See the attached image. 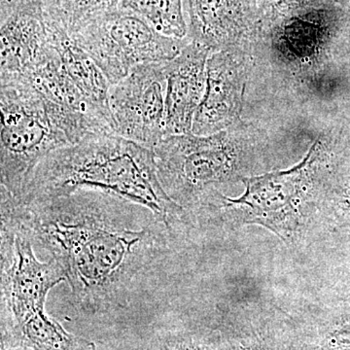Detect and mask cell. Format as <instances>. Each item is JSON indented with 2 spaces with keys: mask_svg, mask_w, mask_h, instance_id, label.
Here are the masks:
<instances>
[{
  "mask_svg": "<svg viewBox=\"0 0 350 350\" xmlns=\"http://www.w3.org/2000/svg\"><path fill=\"white\" fill-rule=\"evenodd\" d=\"M15 206L32 241L52 255L88 312L128 305L170 232L146 207L100 191L31 204L15 199Z\"/></svg>",
  "mask_w": 350,
  "mask_h": 350,
  "instance_id": "obj_1",
  "label": "cell"
},
{
  "mask_svg": "<svg viewBox=\"0 0 350 350\" xmlns=\"http://www.w3.org/2000/svg\"><path fill=\"white\" fill-rule=\"evenodd\" d=\"M79 190L100 191L146 207L170 232L189 217L163 190L153 150L118 135L87 138L50 154L19 200L36 204Z\"/></svg>",
  "mask_w": 350,
  "mask_h": 350,
  "instance_id": "obj_2",
  "label": "cell"
},
{
  "mask_svg": "<svg viewBox=\"0 0 350 350\" xmlns=\"http://www.w3.org/2000/svg\"><path fill=\"white\" fill-rule=\"evenodd\" d=\"M0 83L1 188L21 200L46 157L105 131L85 115L48 100L27 83Z\"/></svg>",
  "mask_w": 350,
  "mask_h": 350,
  "instance_id": "obj_3",
  "label": "cell"
},
{
  "mask_svg": "<svg viewBox=\"0 0 350 350\" xmlns=\"http://www.w3.org/2000/svg\"><path fill=\"white\" fill-rule=\"evenodd\" d=\"M228 130L206 137L169 135L154 147L163 190L186 211L211 208L223 186L239 178L238 142Z\"/></svg>",
  "mask_w": 350,
  "mask_h": 350,
  "instance_id": "obj_4",
  "label": "cell"
},
{
  "mask_svg": "<svg viewBox=\"0 0 350 350\" xmlns=\"http://www.w3.org/2000/svg\"><path fill=\"white\" fill-rule=\"evenodd\" d=\"M319 155V142H315L303 161L290 170L241 177L243 194L237 199L222 195L213 208L228 209L237 222L261 225L286 243H293L319 209L312 179Z\"/></svg>",
  "mask_w": 350,
  "mask_h": 350,
  "instance_id": "obj_5",
  "label": "cell"
},
{
  "mask_svg": "<svg viewBox=\"0 0 350 350\" xmlns=\"http://www.w3.org/2000/svg\"><path fill=\"white\" fill-rule=\"evenodd\" d=\"M115 85L140 64L170 61L189 38L163 36L139 16L117 8L68 33Z\"/></svg>",
  "mask_w": 350,
  "mask_h": 350,
  "instance_id": "obj_6",
  "label": "cell"
},
{
  "mask_svg": "<svg viewBox=\"0 0 350 350\" xmlns=\"http://www.w3.org/2000/svg\"><path fill=\"white\" fill-rule=\"evenodd\" d=\"M1 328L45 310L48 294L66 276L54 259L40 262L12 195L1 188Z\"/></svg>",
  "mask_w": 350,
  "mask_h": 350,
  "instance_id": "obj_7",
  "label": "cell"
},
{
  "mask_svg": "<svg viewBox=\"0 0 350 350\" xmlns=\"http://www.w3.org/2000/svg\"><path fill=\"white\" fill-rule=\"evenodd\" d=\"M165 63L140 64L109 91L115 135L151 150L165 137Z\"/></svg>",
  "mask_w": 350,
  "mask_h": 350,
  "instance_id": "obj_8",
  "label": "cell"
},
{
  "mask_svg": "<svg viewBox=\"0 0 350 350\" xmlns=\"http://www.w3.org/2000/svg\"><path fill=\"white\" fill-rule=\"evenodd\" d=\"M0 80L29 72L51 49L41 0H0Z\"/></svg>",
  "mask_w": 350,
  "mask_h": 350,
  "instance_id": "obj_9",
  "label": "cell"
},
{
  "mask_svg": "<svg viewBox=\"0 0 350 350\" xmlns=\"http://www.w3.org/2000/svg\"><path fill=\"white\" fill-rule=\"evenodd\" d=\"M246 62L239 48L214 52L207 59L206 84L193 121V135L206 137L228 130L241 115Z\"/></svg>",
  "mask_w": 350,
  "mask_h": 350,
  "instance_id": "obj_10",
  "label": "cell"
},
{
  "mask_svg": "<svg viewBox=\"0 0 350 350\" xmlns=\"http://www.w3.org/2000/svg\"><path fill=\"white\" fill-rule=\"evenodd\" d=\"M189 39L211 52L239 48L257 33L261 0H185Z\"/></svg>",
  "mask_w": 350,
  "mask_h": 350,
  "instance_id": "obj_11",
  "label": "cell"
},
{
  "mask_svg": "<svg viewBox=\"0 0 350 350\" xmlns=\"http://www.w3.org/2000/svg\"><path fill=\"white\" fill-rule=\"evenodd\" d=\"M211 51L195 41L165 63V137L192 133L193 121L206 84V64Z\"/></svg>",
  "mask_w": 350,
  "mask_h": 350,
  "instance_id": "obj_12",
  "label": "cell"
},
{
  "mask_svg": "<svg viewBox=\"0 0 350 350\" xmlns=\"http://www.w3.org/2000/svg\"><path fill=\"white\" fill-rule=\"evenodd\" d=\"M47 29L50 43L61 57L64 69L71 81L90 103L110 115L108 100L111 84L107 76L68 32L48 24Z\"/></svg>",
  "mask_w": 350,
  "mask_h": 350,
  "instance_id": "obj_13",
  "label": "cell"
},
{
  "mask_svg": "<svg viewBox=\"0 0 350 350\" xmlns=\"http://www.w3.org/2000/svg\"><path fill=\"white\" fill-rule=\"evenodd\" d=\"M2 345L32 350H94V345L69 334L45 310L32 313L12 326L1 329Z\"/></svg>",
  "mask_w": 350,
  "mask_h": 350,
  "instance_id": "obj_14",
  "label": "cell"
},
{
  "mask_svg": "<svg viewBox=\"0 0 350 350\" xmlns=\"http://www.w3.org/2000/svg\"><path fill=\"white\" fill-rule=\"evenodd\" d=\"M184 3L185 0H121L119 8L139 16L163 36L185 39L189 29Z\"/></svg>",
  "mask_w": 350,
  "mask_h": 350,
  "instance_id": "obj_15",
  "label": "cell"
},
{
  "mask_svg": "<svg viewBox=\"0 0 350 350\" xmlns=\"http://www.w3.org/2000/svg\"><path fill=\"white\" fill-rule=\"evenodd\" d=\"M46 23L70 33L88 21L118 8L121 0H41Z\"/></svg>",
  "mask_w": 350,
  "mask_h": 350,
  "instance_id": "obj_16",
  "label": "cell"
},
{
  "mask_svg": "<svg viewBox=\"0 0 350 350\" xmlns=\"http://www.w3.org/2000/svg\"><path fill=\"white\" fill-rule=\"evenodd\" d=\"M336 207L340 213V218L350 221V181L347 182V187L340 193Z\"/></svg>",
  "mask_w": 350,
  "mask_h": 350,
  "instance_id": "obj_17",
  "label": "cell"
},
{
  "mask_svg": "<svg viewBox=\"0 0 350 350\" xmlns=\"http://www.w3.org/2000/svg\"><path fill=\"white\" fill-rule=\"evenodd\" d=\"M2 350H4L3 349H2Z\"/></svg>",
  "mask_w": 350,
  "mask_h": 350,
  "instance_id": "obj_18",
  "label": "cell"
}]
</instances>
